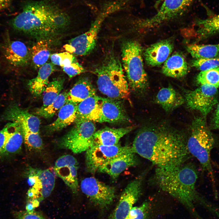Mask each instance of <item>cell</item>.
I'll use <instances>...</instances> for the list:
<instances>
[{"instance_id":"4316f807","label":"cell","mask_w":219,"mask_h":219,"mask_svg":"<svg viewBox=\"0 0 219 219\" xmlns=\"http://www.w3.org/2000/svg\"><path fill=\"white\" fill-rule=\"evenodd\" d=\"M55 70L54 64L48 63L39 68L37 75L30 80L28 83L29 90L33 95L39 96L44 92L49 83V78Z\"/></svg>"},{"instance_id":"7c38bea8","label":"cell","mask_w":219,"mask_h":219,"mask_svg":"<svg viewBox=\"0 0 219 219\" xmlns=\"http://www.w3.org/2000/svg\"><path fill=\"white\" fill-rule=\"evenodd\" d=\"M194 0H164L153 16L139 22V27L149 28L156 27L179 17L186 12Z\"/></svg>"},{"instance_id":"5bb4252c","label":"cell","mask_w":219,"mask_h":219,"mask_svg":"<svg viewBox=\"0 0 219 219\" xmlns=\"http://www.w3.org/2000/svg\"><path fill=\"white\" fill-rule=\"evenodd\" d=\"M142 183V179L139 178L128 183L122 192L109 219H124L138 200L141 193Z\"/></svg>"},{"instance_id":"5b68a950","label":"cell","mask_w":219,"mask_h":219,"mask_svg":"<svg viewBox=\"0 0 219 219\" xmlns=\"http://www.w3.org/2000/svg\"><path fill=\"white\" fill-rule=\"evenodd\" d=\"M215 144V138L208 128L204 118H195L190 127L187 145L189 154L200 162L203 169L207 172L215 186L214 175L212 167L210 152Z\"/></svg>"},{"instance_id":"ab89813d","label":"cell","mask_w":219,"mask_h":219,"mask_svg":"<svg viewBox=\"0 0 219 219\" xmlns=\"http://www.w3.org/2000/svg\"><path fill=\"white\" fill-rule=\"evenodd\" d=\"M15 124L16 122H14L9 123L0 130V153L13 130Z\"/></svg>"},{"instance_id":"277c9868","label":"cell","mask_w":219,"mask_h":219,"mask_svg":"<svg viewBox=\"0 0 219 219\" xmlns=\"http://www.w3.org/2000/svg\"><path fill=\"white\" fill-rule=\"evenodd\" d=\"M117 57L112 53L108 55L95 70L99 90L109 98H128L129 85Z\"/></svg>"},{"instance_id":"ba28073f","label":"cell","mask_w":219,"mask_h":219,"mask_svg":"<svg viewBox=\"0 0 219 219\" xmlns=\"http://www.w3.org/2000/svg\"><path fill=\"white\" fill-rule=\"evenodd\" d=\"M113 12L110 6L103 5L89 30L70 40L64 46V48L67 52L77 55L84 56L90 54L96 46L98 33L103 22Z\"/></svg>"},{"instance_id":"603a6c76","label":"cell","mask_w":219,"mask_h":219,"mask_svg":"<svg viewBox=\"0 0 219 219\" xmlns=\"http://www.w3.org/2000/svg\"><path fill=\"white\" fill-rule=\"evenodd\" d=\"M188 70L187 63L184 57L178 52L168 58L162 68V72L165 75L176 78L184 76Z\"/></svg>"},{"instance_id":"cb8c5ba5","label":"cell","mask_w":219,"mask_h":219,"mask_svg":"<svg viewBox=\"0 0 219 219\" xmlns=\"http://www.w3.org/2000/svg\"><path fill=\"white\" fill-rule=\"evenodd\" d=\"M78 104L67 102L59 110L56 119L47 127L51 132L60 130L75 122Z\"/></svg>"},{"instance_id":"52a82bcc","label":"cell","mask_w":219,"mask_h":219,"mask_svg":"<svg viewBox=\"0 0 219 219\" xmlns=\"http://www.w3.org/2000/svg\"><path fill=\"white\" fill-rule=\"evenodd\" d=\"M26 175L30 187L27 193L26 210L30 211L35 210L42 201L50 195L54 187L55 177L49 169L32 167L28 168Z\"/></svg>"},{"instance_id":"4dcf8cb0","label":"cell","mask_w":219,"mask_h":219,"mask_svg":"<svg viewBox=\"0 0 219 219\" xmlns=\"http://www.w3.org/2000/svg\"><path fill=\"white\" fill-rule=\"evenodd\" d=\"M197 33L201 39H204L219 32V14L196 22Z\"/></svg>"},{"instance_id":"b9f144b4","label":"cell","mask_w":219,"mask_h":219,"mask_svg":"<svg viewBox=\"0 0 219 219\" xmlns=\"http://www.w3.org/2000/svg\"><path fill=\"white\" fill-rule=\"evenodd\" d=\"M212 125L213 128L219 129V104L217 106L213 115Z\"/></svg>"},{"instance_id":"74e56055","label":"cell","mask_w":219,"mask_h":219,"mask_svg":"<svg viewBox=\"0 0 219 219\" xmlns=\"http://www.w3.org/2000/svg\"><path fill=\"white\" fill-rule=\"evenodd\" d=\"M192 63L193 67L201 71H204L219 67V57L195 59Z\"/></svg>"},{"instance_id":"d4e9b609","label":"cell","mask_w":219,"mask_h":219,"mask_svg":"<svg viewBox=\"0 0 219 219\" xmlns=\"http://www.w3.org/2000/svg\"><path fill=\"white\" fill-rule=\"evenodd\" d=\"M156 102L166 112H170L182 105L184 98L171 85L161 89L158 92Z\"/></svg>"},{"instance_id":"d590c367","label":"cell","mask_w":219,"mask_h":219,"mask_svg":"<svg viewBox=\"0 0 219 219\" xmlns=\"http://www.w3.org/2000/svg\"><path fill=\"white\" fill-rule=\"evenodd\" d=\"M50 58L53 64L62 67L68 66L77 60L73 54L67 51L52 54Z\"/></svg>"},{"instance_id":"7a4b0ae2","label":"cell","mask_w":219,"mask_h":219,"mask_svg":"<svg viewBox=\"0 0 219 219\" xmlns=\"http://www.w3.org/2000/svg\"><path fill=\"white\" fill-rule=\"evenodd\" d=\"M69 23V17L64 11L46 1H40L26 4L11 24L16 31L45 36L66 27Z\"/></svg>"},{"instance_id":"7bdbcfd3","label":"cell","mask_w":219,"mask_h":219,"mask_svg":"<svg viewBox=\"0 0 219 219\" xmlns=\"http://www.w3.org/2000/svg\"><path fill=\"white\" fill-rule=\"evenodd\" d=\"M13 0H0V10L9 6Z\"/></svg>"},{"instance_id":"f35d334b","label":"cell","mask_w":219,"mask_h":219,"mask_svg":"<svg viewBox=\"0 0 219 219\" xmlns=\"http://www.w3.org/2000/svg\"><path fill=\"white\" fill-rule=\"evenodd\" d=\"M63 71L71 78L85 72V69L76 60L69 65L62 67Z\"/></svg>"},{"instance_id":"e0dca14e","label":"cell","mask_w":219,"mask_h":219,"mask_svg":"<svg viewBox=\"0 0 219 219\" xmlns=\"http://www.w3.org/2000/svg\"><path fill=\"white\" fill-rule=\"evenodd\" d=\"M119 99L100 97V123H118L129 121L124 105Z\"/></svg>"},{"instance_id":"ee69618b","label":"cell","mask_w":219,"mask_h":219,"mask_svg":"<svg viewBox=\"0 0 219 219\" xmlns=\"http://www.w3.org/2000/svg\"><path fill=\"white\" fill-rule=\"evenodd\" d=\"M213 164L214 165L219 169V165L217 164L214 163H213Z\"/></svg>"},{"instance_id":"30bf717a","label":"cell","mask_w":219,"mask_h":219,"mask_svg":"<svg viewBox=\"0 0 219 219\" xmlns=\"http://www.w3.org/2000/svg\"><path fill=\"white\" fill-rule=\"evenodd\" d=\"M132 152H134L131 146H122L119 144L113 146L93 145L86 151L87 169L91 173L98 172L100 168L112 159Z\"/></svg>"},{"instance_id":"60d3db41","label":"cell","mask_w":219,"mask_h":219,"mask_svg":"<svg viewBox=\"0 0 219 219\" xmlns=\"http://www.w3.org/2000/svg\"><path fill=\"white\" fill-rule=\"evenodd\" d=\"M15 219H46L40 212L35 210L31 211H19L14 214Z\"/></svg>"},{"instance_id":"484cf974","label":"cell","mask_w":219,"mask_h":219,"mask_svg":"<svg viewBox=\"0 0 219 219\" xmlns=\"http://www.w3.org/2000/svg\"><path fill=\"white\" fill-rule=\"evenodd\" d=\"M95 95L96 90L90 79L83 77L79 79L68 92L67 102L78 104Z\"/></svg>"},{"instance_id":"f546056e","label":"cell","mask_w":219,"mask_h":219,"mask_svg":"<svg viewBox=\"0 0 219 219\" xmlns=\"http://www.w3.org/2000/svg\"><path fill=\"white\" fill-rule=\"evenodd\" d=\"M187 49L195 59L219 57V43L207 45L191 44L187 46Z\"/></svg>"},{"instance_id":"1f68e13d","label":"cell","mask_w":219,"mask_h":219,"mask_svg":"<svg viewBox=\"0 0 219 219\" xmlns=\"http://www.w3.org/2000/svg\"><path fill=\"white\" fill-rule=\"evenodd\" d=\"M64 81L63 78L59 77L48 83L44 91L42 107H45L50 104L59 96L63 88Z\"/></svg>"},{"instance_id":"8fae6325","label":"cell","mask_w":219,"mask_h":219,"mask_svg":"<svg viewBox=\"0 0 219 219\" xmlns=\"http://www.w3.org/2000/svg\"><path fill=\"white\" fill-rule=\"evenodd\" d=\"M184 98L188 108L199 111L204 117L218 102L217 88L210 85H201L194 90H184Z\"/></svg>"},{"instance_id":"2e32d148","label":"cell","mask_w":219,"mask_h":219,"mask_svg":"<svg viewBox=\"0 0 219 219\" xmlns=\"http://www.w3.org/2000/svg\"><path fill=\"white\" fill-rule=\"evenodd\" d=\"M78 163L76 158L70 155H63L56 161L54 171L74 193L78 188Z\"/></svg>"},{"instance_id":"44dd1931","label":"cell","mask_w":219,"mask_h":219,"mask_svg":"<svg viewBox=\"0 0 219 219\" xmlns=\"http://www.w3.org/2000/svg\"><path fill=\"white\" fill-rule=\"evenodd\" d=\"M100 97L95 95L78 104L75 123L86 120L100 123Z\"/></svg>"},{"instance_id":"3957f363","label":"cell","mask_w":219,"mask_h":219,"mask_svg":"<svg viewBox=\"0 0 219 219\" xmlns=\"http://www.w3.org/2000/svg\"><path fill=\"white\" fill-rule=\"evenodd\" d=\"M155 178L159 187L190 209L195 202L203 201L196 189L198 172L192 164L169 168H157Z\"/></svg>"},{"instance_id":"d6986e66","label":"cell","mask_w":219,"mask_h":219,"mask_svg":"<svg viewBox=\"0 0 219 219\" xmlns=\"http://www.w3.org/2000/svg\"><path fill=\"white\" fill-rule=\"evenodd\" d=\"M173 42L164 40L151 45L144 53L146 64L149 66H159L165 62L173 49Z\"/></svg>"},{"instance_id":"8d00e7d4","label":"cell","mask_w":219,"mask_h":219,"mask_svg":"<svg viewBox=\"0 0 219 219\" xmlns=\"http://www.w3.org/2000/svg\"><path fill=\"white\" fill-rule=\"evenodd\" d=\"M150 205L148 202L139 206L133 207L124 219H147Z\"/></svg>"},{"instance_id":"83f0119b","label":"cell","mask_w":219,"mask_h":219,"mask_svg":"<svg viewBox=\"0 0 219 219\" xmlns=\"http://www.w3.org/2000/svg\"><path fill=\"white\" fill-rule=\"evenodd\" d=\"M15 122L14 128L0 153V157L15 155L21 149L23 140V130L20 124L18 122Z\"/></svg>"},{"instance_id":"d6a6232c","label":"cell","mask_w":219,"mask_h":219,"mask_svg":"<svg viewBox=\"0 0 219 219\" xmlns=\"http://www.w3.org/2000/svg\"><path fill=\"white\" fill-rule=\"evenodd\" d=\"M68 92H66L60 93L56 98L48 106L37 109L36 113L45 118L52 117L67 102Z\"/></svg>"},{"instance_id":"ac0fdd59","label":"cell","mask_w":219,"mask_h":219,"mask_svg":"<svg viewBox=\"0 0 219 219\" xmlns=\"http://www.w3.org/2000/svg\"><path fill=\"white\" fill-rule=\"evenodd\" d=\"M3 118L5 120L19 123L23 130L39 133L40 121L36 116L15 105L8 107Z\"/></svg>"},{"instance_id":"8992f818","label":"cell","mask_w":219,"mask_h":219,"mask_svg":"<svg viewBox=\"0 0 219 219\" xmlns=\"http://www.w3.org/2000/svg\"><path fill=\"white\" fill-rule=\"evenodd\" d=\"M121 57L129 86L135 92L145 91L148 87V81L144 67L140 45L134 40L124 42L122 47Z\"/></svg>"},{"instance_id":"f1b7e54d","label":"cell","mask_w":219,"mask_h":219,"mask_svg":"<svg viewBox=\"0 0 219 219\" xmlns=\"http://www.w3.org/2000/svg\"><path fill=\"white\" fill-rule=\"evenodd\" d=\"M50 48L48 40H41L37 42L31 50L32 62L34 67L37 69L44 64L50 56Z\"/></svg>"},{"instance_id":"f6af8a7d","label":"cell","mask_w":219,"mask_h":219,"mask_svg":"<svg viewBox=\"0 0 219 219\" xmlns=\"http://www.w3.org/2000/svg\"><path fill=\"white\" fill-rule=\"evenodd\" d=\"M49 0V1H50V0Z\"/></svg>"},{"instance_id":"9c48e42d","label":"cell","mask_w":219,"mask_h":219,"mask_svg":"<svg viewBox=\"0 0 219 219\" xmlns=\"http://www.w3.org/2000/svg\"><path fill=\"white\" fill-rule=\"evenodd\" d=\"M96 131L93 122L86 120L76 123L75 125L61 138L58 146L75 154L86 151L93 145Z\"/></svg>"},{"instance_id":"4fadbf2b","label":"cell","mask_w":219,"mask_h":219,"mask_svg":"<svg viewBox=\"0 0 219 219\" xmlns=\"http://www.w3.org/2000/svg\"><path fill=\"white\" fill-rule=\"evenodd\" d=\"M81 188L91 202L102 208L109 206L115 198V190L114 187L93 177H87L82 180Z\"/></svg>"},{"instance_id":"ffe728a7","label":"cell","mask_w":219,"mask_h":219,"mask_svg":"<svg viewBox=\"0 0 219 219\" xmlns=\"http://www.w3.org/2000/svg\"><path fill=\"white\" fill-rule=\"evenodd\" d=\"M134 152L124 154L110 160L103 165L98 172L106 173L114 179L127 169L134 166L138 160Z\"/></svg>"},{"instance_id":"6da1fadb","label":"cell","mask_w":219,"mask_h":219,"mask_svg":"<svg viewBox=\"0 0 219 219\" xmlns=\"http://www.w3.org/2000/svg\"><path fill=\"white\" fill-rule=\"evenodd\" d=\"M185 134L165 123L149 125L141 129L133 141V151L157 168H166L185 163L189 153Z\"/></svg>"},{"instance_id":"836d02e7","label":"cell","mask_w":219,"mask_h":219,"mask_svg":"<svg viewBox=\"0 0 219 219\" xmlns=\"http://www.w3.org/2000/svg\"><path fill=\"white\" fill-rule=\"evenodd\" d=\"M197 82L207 84L219 88V67L200 72L196 78Z\"/></svg>"},{"instance_id":"e575fe53","label":"cell","mask_w":219,"mask_h":219,"mask_svg":"<svg viewBox=\"0 0 219 219\" xmlns=\"http://www.w3.org/2000/svg\"><path fill=\"white\" fill-rule=\"evenodd\" d=\"M23 140L28 148L36 150L42 148L43 141L39 133L23 130Z\"/></svg>"},{"instance_id":"7402d4cb","label":"cell","mask_w":219,"mask_h":219,"mask_svg":"<svg viewBox=\"0 0 219 219\" xmlns=\"http://www.w3.org/2000/svg\"><path fill=\"white\" fill-rule=\"evenodd\" d=\"M134 129V126H131L117 128L106 127L99 130L96 131L94 135L93 145L113 146L117 145L123 137Z\"/></svg>"},{"instance_id":"9a60e30c","label":"cell","mask_w":219,"mask_h":219,"mask_svg":"<svg viewBox=\"0 0 219 219\" xmlns=\"http://www.w3.org/2000/svg\"><path fill=\"white\" fill-rule=\"evenodd\" d=\"M0 47L6 60L12 66L22 67L28 63L30 55L26 46L21 41L11 40L7 32Z\"/></svg>"}]
</instances>
